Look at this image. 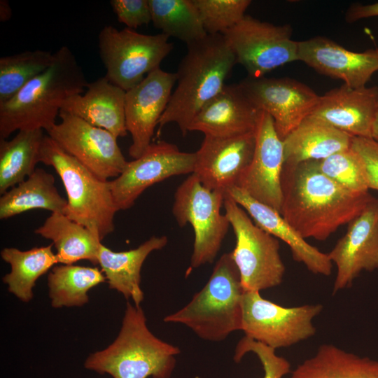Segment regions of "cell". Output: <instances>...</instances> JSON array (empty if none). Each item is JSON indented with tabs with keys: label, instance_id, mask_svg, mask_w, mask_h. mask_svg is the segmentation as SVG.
Here are the masks:
<instances>
[{
	"label": "cell",
	"instance_id": "5b68a950",
	"mask_svg": "<svg viewBox=\"0 0 378 378\" xmlns=\"http://www.w3.org/2000/svg\"><path fill=\"white\" fill-rule=\"evenodd\" d=\"M244 290L231 253L217 260L204 287L177 312L166 316L165 323L189 328L202 340L219 342L242 328Z\"/></svg>",
	"mask_w": 378,
	"mask_h": 378
},
{
	"label": "cell",
	"instance_id": "d4e9b609",
	"mask_svg": "<svg viewBox=\"0 0 378 378\" xmlns=\"http://www.w3.org/2000/svg\"><path fill=\"white\" fill-rule=\"evenodd\" d=\"M353 136L309 115L284 140V164L318 161L351 147Z\"/></svg>",
	"mask_w": 378,
	"mask_h": 378
},
{
	"label": "cell",
	"instance_id": "7c38bea8",
	"mask_svg": "<svg viewBox=\"0 0 378 378\" xmlns=\"http://www.w3.org/2000/svg\"><path fill=\"white\" fill-rule=\"evenodd\" d=\"M58 116L60 122L46 132L61 148L101 179L122 173L127 161L117 137L70 113L59 111Z\"/></svg>",
	"mask_w": 378,
	"mask_h": 378
},
{
	"label": "cell",
	"instance_id": "9a60e30c",
	"mask_svg": "<svg viewBox=\"0 0 378 378\" xmlns=\"http://www.w3.org/2000/svg\"><path fill=\"white\" fill-rule=\"evenodd\" d=\"M255 134L252 160L237 187L280 213L283 200L284 144L276 131L273 119L267 113L261 111Z\"/></svg>",
	"mask_w": 378,
	"mask_h": 378
},
{
	"label": "cell",
	"instance_id": "8d00e7d4",
	"mask_svg": "<svg viewBox=\"0 0 378 378\" xmlns=\"http://www.w3.org/2000/svg\"><path fill=\"white\" fill-rule=\"evenodd\" d=\"M110 4L118 20L134 29L152 22L148 0H111Z\"/></svg>",
	"mask_w": 378,
	"mask_h": 378
},
{
	"label": "cell",
	"instance_id": "836d02e7",
	"mask_svg": "<svg viewBox=\"0 0 378 378\" xmlns=\"http://www.w3.org/2000/svg\"><path fill=\"white\" fill-rule=\"evenodd\" d=\"M317 164L323 174L349 192H369L363 163L351 147L318 160Z\"/></svg>",
	"mask_w": 378,
	"mask_h": 378
},
{
	"label": "cell",
	"instance_id": "cb8c5ba5",
	"mask_svg": "<svg viewBox=\"0 0 378 378\" xmlns=\"http://www.w3.org/2000/svg\"><path fill=\"white\" fill-rule=\"evenodd\" d=\"M166 236H153L137 248L125 251H113L102 243L99 246L98 265L104 273L108 288L121 293L136 306L144 299L141 288V270L147 257L167 244Z\"/></svg>",
	"mask_w": 378,
	"mask_h": 378
},
{
	"label": "cell",
	"instance_id": "60d3db41",
	"mask_svg": "<svg viewBox=\"0 0 378 378\" xmlns=\"http://www.w3.org/2000/svg\"><path fill=\"white\" fill-rule=\"evenodd\" d=\"M372 139L378 143V112L372 127Z\"/></svg>",
	"mask_w": 378,
	"mask_h": 378
},
{
	"label": "cell",
	"instance_id": "603a6c76",
	"mask_svg": "<svg viewBox=\"0 0 378 378\" xmlns=\"http://www.w3.org/2000/svg\"><path fill=\"white\" fill-rule=\"evenodd\" d=\"M86 88L85 93L66 99L60 111L106 130L117 138L125 136L128 133L125 116L126 91L111 83L105 76L88 83Z\"/></svg>",
	"mask_w": 378,
	"mask_h": 378
},
{
	"label": "cell",
	"instance_id": "277c9868",
	"mask_svg": "<svg viewBox=\"0 0 378 378\" xmlns=\"http://www.w3.org/2000/svg\"><path fill=\"white\" fill-rule=\"evenodd\" d=\"M180 352L178 347L153 334L141 306L128 301L116 338L90 354L84 367L112 378H171Z\"/></svg>",
	"mask_w": 378,
	"mask_h": 378
},
{
	"label": "cell",
	"instance_id": "ab89813d",
	"mask_svg": "<svg viewBox=\"0 0 378 378\" xmlns=\"http://www.w3.org/2000/svg\"><path fill=\"white\" fill-rule=\"evenodd\" d=\"M0 8H1V20H8L10 16V8L9 7V5L8 2L5 1H1L0 4Z\"/></svg>",
	"mask_w": 378,
	"mask_h": 378
},
{
	"label": "cell",
	"instance_id": "d6986e66",
	"mask_svg": "<svg viewBox=\"0 0 378 378\" xmlns=\"http://www.w3.org/2000/svg\"><path fill=\"white\" fill-rule=\"evenodd\" d=\"M298 59L326 76L353 88L365 87L378 71V48L358 52L321 36L298 41Z\"/></svg>",
	"mask_w": 378,
	"mask_h": 378
},
{
	"label": "cell",
	"instance_id": "4316f807",
	"mask_svg": "<svg viewBox=\"0 0 378 378\" xmlns=\"http://www.w3.org/2000/svg\"><path fill=\"white\" fill-rule=\"evenodd\" d=\"M54 176L42 168L11 188L0 197V218L7 219L22 213L42 209L63 213L67 200L59 193Z\"/></svg>",
	"mask_w": 378,
	"mask_h": 378
},
{
	"label": "cell",
	"instance_id": "5bb4252c",
	"mask_svg": "<svg viewBox=\"0 0 378 378\" xmlns=\"http://www.w3.org/2000/svg\"><path fill=\"white\" fill-rule=\"evenodd\" d=\"M238 85L258 110L272 117L282 141L312 113L319 99L309 86L288 77H247Z\"/></svg>",
	"mask_w": 378,
	"mask_h": 378
},
{
	"label": "cell",
	"instance_id": "1f68e13d",
	"mask_svg": "<svg viewBox=\"0 0 378 378\" xmlns=\"http://www.w3.org/2000/svg\"><path fill=\"white\" fill-rule=\"evenodd\" d=\"M148 2L154 27L169 38H176L188 45L207 35L193 0Z\"/></svg>",
	"mask_w": 378,
	"mask_h": 378
},
{
	"label": "cell",
	"instance_id": "74e56055",
	"mask_svg": "<svg viewBox=\"0 0 378 378\" xmlns=\"http://www.w3.org/2000/svg\"><path fill=\"white\" fill-rule=\"evenodd\" d=\"M351 148L362 160L369 189L378 190V143L372 139L353 137Z\"/></svg>",
	"mask_w": 378,
	"mask_h": 378
},
{
	"label": "cell",
	"instance_id": "6da1fadb",
	"mask_svg": "<svg viewBox=\"0 0 378 378\" xmlns=\"http://www.w3.org/2000/svg\"><path fill=\"white\" fill-rule=\"evenodd\" d=\"M281 215L304 239L325 241L373 198L355 194L323 174L317 161L284 165Z\"/></svg>",
	"mask_w": 378,
	"mask_h": 378
},
{
	"label": "cell",
	"instance_id": "83f0119b",
	"mask_svg": "<svg viewBox=\"0 0 378 378\" xmlns=\"http://www.w3.org/2000/svg\"><path fill=\"white\" fill-rule=\"evenodd\" d=\"M290 378H378V360L324 344L292 371Z\"/></svg>",
	"mask_w": 378,
	"mask_h": 378
},
{
	"label": "cell",
	"instance_id": "f35d334b",
	"mask_svg": "<svg viewBox=\"0 0 378 378\" xmlns=\"http://www.w3.org/2000/svg\"><path fill=\"white\" fill-rule=\"evenodd\" d=\"M377 16H378V2L367 5L354 4L347 9L345 20L347 22L352 23L361 19Z\"/></svg>",
	"mask_w": 378,
	"mask_h": 378
},
{
	"label": "cell",
	"instance_id": "ffe728a7",
	"mask_svg": "<svg viewBox=\"0 0 378 378\" xmlns=\"http://www.w3.org/2000/svg\"><path fill=\"white\" fill-rule=\"evenodd\" d=\"M377 112V86L353 88L342 84L319 96L309 115L353 137L372 139Z\"/></svg>",
	"mask_w": 378,
	"mask_h": 378
},
{
	"label": "cell",
	"instance_id": "4dcf8cb0",
	"mask_svg": "<svg viewBox=\"0 0 378 378\" xmlns=\"http://www.w3.org/2000/svg\"><path fill=\"white\" fill-rule=\"evenodd\" d=\"M106 281L98 267L55 265L48 274V296L53 308L80 307L89 302L88 292Z\"/></svg>",
	"mask_w": 378,
	"mask_h": 378
},
{
	"label": "cell",
	"instance_id": "2e32d148",
	"mask_svg": "<svg viewBox=\"0 0 378 378\" xmlns=\"http://www.w3.org/2000/svg\"><path fill=\"white\" fill-rule=\"evenodd\" d=\"M176 83V73L158 68L126 91L125 125L132 137L129 155L140 157L151 144L159 120L164 112Z\"/></svg>",
	"mask_w": 378,
	"mask_h": 378
},
{
	"label": "cell",
	"instance_id": "8fae6325",
	"mask_svg": "<svg viewBox=\"0 0 378 378\" xmlns=\"http://www.w3.org/2000/svg\"><path fill=\"white\" fill-rule=\"evenodd\" d=\"M292 34L290 24L276 25L246 15L223 35L248 77L258 78L298 61V41L292 39Z\"/></svg>",
	"mask_w": 378,
	"mask_h": 378
},
{
	"label": "cell",
	"instance_id": "44dd1931",
	"mask_svg": "<svg viewBox=\"0 0 378 378\" xmlns=\"http://www.w3.org/2000/svg\"><path fill=\"white\" fill-rule=\"evenodd\" d=\"M260 113L238 84L225 85L201 108L188 131L215 137L239 136L255 132Z\"/></svg>",
	"mask_w": 378,
	"mask_h": 378
},
{
	"label": "cell",
	"instance_id": "7a4b0ae2",
	"mask_svg": "<svg viewBox=\"0 0 378 378\" xmlns=\"http://www.w3.org/2000/svg\"><path fill=\"white\" fill-rule=\"evenodd\" d=\"M88 84L71 50L61 47L45 71L0 104V139H6L16 131H48L56 124L63 102L83 94Z\"/></svg>",
	"mask_w": 378,
	"mask_h": 378
},
{
	"label": "cell",
	"instance_id": "30bf717a",
	"mask_svg": "<svg viewBox=\"0 0 378 378\" xmlns=\"http://www.w3.org/2000/svg\"><path fill=\"white\" fill-rule=\"evenodd\" d=\"M242 328L245 336L274 349L288 347L316 333L312 320L323 306L286 307L263 298L258 291H244Z\"/></svg>",
	"mask_w": 378,
	"mask_h": 378
},
{
	"label": "cell",
	"instance_id": "ba28073f",
	"mask_svg": "<svg viewBox=\"0 0 378 378\" xmlns=\"http://www.w3.org/2000/svg\"><path fill=\"white\" fill-rule=\"evenodd\" d=\"M99 52L113 84L127 91L151 71L160 68L173 49L169 37L162 33L143 34L134 29H118L106 25L98 35Z\"/></svg>",
	"mask_w": 378,
	"mask_h": 378
},
{
	"label": "cell",
	"instance_id": "8992f818",
	"mask_svg": "<svg viewBox=\"0 0 378 378\" xmlns=\"http://www.w3.org/2000/svg\"><path fill=\"white\" fill-rule=\"evenodd\" d=\"M40 162L52 167L62 181L67 196L65 216L87 227L101 241L113 232L119 210L110 181L99 178L48 135L42 141Z\"/></svg>",
	"mask_w": 378,
	"mask_h": 378
},
{
	"label": "cell",
	"instance_id": "d6a6232c",
	"mask_svg": "<svg viewBox=\"0 0 378 378\" xmlns=\"http://www.w3.org/2000/svg\"><path fill=\"white\" fill-rule=\"evenodd\" d=\"M54 53L26 50L0 58V104L10 99L25 85L52 63Z\"/></svg>",
	"mask_w": 378,
	"mask_h": 378
},
{
	"label": "cell",
	"instance_id": "e575fe53",
	"mask_svg": "<svg viewBox=\"0 0 378 378\" xmlns=\"http://www.w3.org/2000/svg\"><path fill=\"white\" fill-rule=\"evenodd\" d=\"M207 34H223L246 15L250 0H193Z\"/></svg>",
	"mask_w": 378,
	"mask_h": 378
},
{
	"label": "cell",
	"instance_id": "52a82bcc",
	"mask_svg": "<svg viewBox=\"0 0 378 378\" xmlns=\"http://www.w3.org/2000/svg\"><path fill=\"white\" fill-rule=\"evenodd\" d=\"M223 207L236 237L235 247L230 253L244 291L260 292L279 286L286 267L277 238L258 227L226 193Z\"/></svg>",
	"mask_w": 378,
	"mask_h": 378
},
{
	"label": "cell",
	"instance_id": "e0dca14e",
	"mask_svg": "<svg viewBox=\"0 0 378 378\" xmlns=\"http://www.w3.org/2000/svg\"><path fill=\"white\" fill-rule=\"evenodd\" d=\"M328 255L337 267L333 294L351 286L362 271L378 270V198L373 197L348 224Z\"/></svg>",
	"mask_w": 378,
	"mask_h": 378
},
{
	"label": "cell",
	"instance_id": "4fadbf2b",
	"mask_svg": "<svg viewBox=\"0 0 378 378\" xmlns=\"http://www.w3.org/2000/svg\"><path fill=\"white\" fill-rule=\"evenodd\" d=\"M195 153L179 150L174 144L159 141L151 143L138 158L127 162L122 173L110 181L118 210L132 207L150 186L169 177L193 172Z\"/></svg>",
	"mask_w": 378,
	"mask_h": 378
},
{
	"label": "cell",
	"instance_id": "7402d4cb",
	"mask_svg": "<svg viewBox=\"0 0 378 378\" xmlns=\"http://www.w3.org/2000/svg\"><path fill=\"white\" fill-rule=\"evenodd\" d=\"M225 193L246 211L258 227L285 242L295 261L302 263L313 274H331L332 262L328 253L309 244L279 212L254 200L239 187H232Z\"/></svg>",
	"mask_w": 378,
	"mask_h": 378
},
{
	"label": "cell",
	"instance_id": "ac0fdd59",
	"mask_svg": "<svg viewBox=\"0 0 378 378\" xmlns=\"http://www.w3.org/2000/svg\"><path fill=\"white\" fill-rule=\"evenodd\" d=\"M255 146V132L232 137L204 136L195 152L192 174L206 188L225 193L237 186L252 160Z\"/></svg>",
	"mask_w": 378,
	"mask_h": 378
},
{
	"label": "cell",
	"instance_id": "f546056e",
	"mask_svg": "<svg viewBox=\"0 0 378 378\" xmlns=\"http://www.w3.org/2000/svg\"><path fill=\"white\" fill-rule=\"evenodd\" d=\"M45 134L42 130L18 131L11 139H0V194L28 178L40 162Z\"/></svg>",
	"mask_w": 378,
	"mask_h": 378
},
{
	"label": "cell",
	"instance_id": "484cf974",
	"mask_svg": "<svg viewBox=\"0 0 378 378\" xmlns=\"http://www.w3.org/2000/svg\"><path fill=\"white\" fill-rule=\"evenodd\" d=\"M34 232L52 241L58 263L71 265L86 260L98 265L99 246L102 241L87 227L63 213H52Z\"/></svg>",
	"mask_w": 378,
	"mask_h": 378
},
{
	"label": "cell",
	"instance_id": "f1b7e54d",
	"mask_svg": "<svg viewBox=\"0 0 378 378\" xmlns=\"http://www.w3.org/2000/svg\"><path fill=\"white\" fill-rule=\"evenodd\" d=\"M1 257L10 266V272L4 276L2 281L8 292L23 302L32 300L36 281L58 264L52 244L26 251L4 248Z\"/></svg>",
	"mask_w": 378,
	"mask_h": 378
},
{
	"label": "cell",
	"instance_id": "3957f363",
	"mask_svg": "<svg viewBox=\"0 0 378 378\" xmlns=\"http://www.w3.org/2000/svg\"><path fill=\"white\" fill-rule=\"evenodd\" d=\"M236 57L223 34H207L187 45L176 75V87L158 122L159 130L176 123L183 134L201 108L225 85Z\"/></svg>",
	"mask_w": 378,
	"mask_h": 378
},
{
	"label": "cell",
	"instance_id": "9c48e42d",
	"mask_svg": "<svg viewBox=\"0 0 378 378\" xmlns=\"http://www.w3.org/2000/svg\"><path fill=\"white\" fill-rule=\"evenodd\" d=\"M225 195L206 188L193 174L176 189L172 214L180 227L189 223L193 229L192 268L213 262L220 249L230 226L220 211Z\"/></svg>",
	"mask_w": 378,
	"mask_h": 378
},
{
	"label": "cell",
	"instance_id": "d590c367",
	"mask_svg": "<svg viewBox=\"0 0 378 378\" xmlns=\"http://www.w3.org/2000/svg\"><path fill=\"white\" fill-rule=\"evenodd\" d=\"M274 349L255 341L246 336L237 343L233 359L236 363L241 361L247 353L257 356L264 370L263 378H283L291 372L290 364L288 360L276 355Z\"/></svg>",
	"mask_w": 378,
	"mask_h": 378
}]
</instances>
